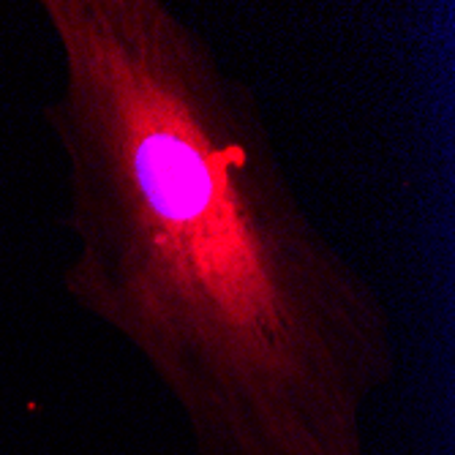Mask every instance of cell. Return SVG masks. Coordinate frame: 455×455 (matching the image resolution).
<instances>
[{
	"mask_svg": "<svg viewBox=\"0 0 455 455\" xmlns=\"http://www.w3.org/2000/svg\"><path fill=\"white\" fill-rule=\"evenodd\" d=\"M66 167V295L126 341L199 455H368L398 379L371 281L306 211L270 123L164 0H44Z\"/></svg>",
	"mask_w": 455,
	"mask_h": 455,
	"instance_id": "1",
	"label": "cell"
}]
</instances>
